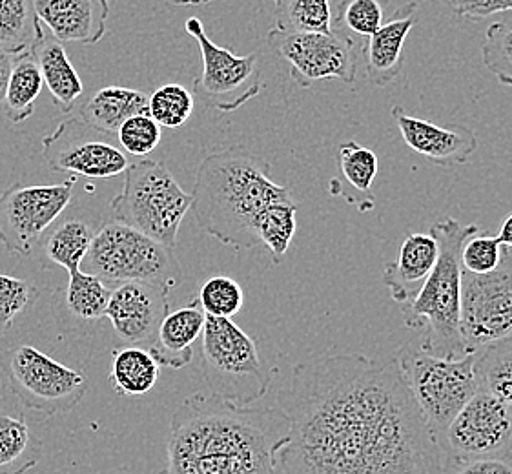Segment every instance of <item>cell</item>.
Masks as SVG:
<instances>
[{"label": "cell", "instance_id": "cell-1", "mask_svg": "<svg viewBox=\"0 0 512 474\" xmlns=\"http://www.w3.org/2000/svg\"><path fill=\"white\" fill-rule=\"evenodd\" d=\"M277 407L290 438L277 474H443L438 436L421 416L396 356L332 354L297 365Z\"/></svg>", "mask_w": 512, "mask_h": 474}, {"label": "cell", "instance_id": "cell-2", "mask_svg": "<svg viewBox=\"0 0 512 474\" xmlns=\"http://www.w3.org/2000/svg\"><path fill=\"white\" fill-rule=\"evenodd\" d=\"M288 438L290 420L279 407H241L194 394L172 414L159 474H277V453Z\"/></svg>", "mask_w": 512, "mask_h": 474}, {"label": "cell", "instance_id": "cell-3", "mask_svg": "<svg viewBox=\"0 0 512 474\" xmlns=\"http://www.w3.org/2000/svg\"><path fill=\"white\" fill-rule=\"evenodd\" d=\"M270 163L245 146L206 155L192 190L195 219L208 236L243 250L259 243L257 227L277 201L292 199L287 186L270 177Z\"/></svg>", "mask_w": 512, "mask_h": 474}, {"label": "cell", "instance_id": "cell-4", "mask_svg": "<svg viewBox=\"0 0 512 474\" xmlns=\"http://www.w3.org/2000/svg\"><path fill=\"white\" fill-rule=\"evenodd\" d=\"M480 232V225H463L454 217L434 223L431 236L440 247L436 267L416 298L401 305L405 325L412 330H425L421 351L436 358L458 360L467 354L461 336V248Z\"/></svg>", "mask_w": 512, "mask_h": 474}, {"label": "cell", "instance_id": "cell-5", "mask_svg": "<svg viewBox=\"0 0 512 474\" xmlns=\"http://www.w3.org/2000/svg\"><path fill=\"white\" fill-rule=\"evenodd\" d=\"M201 371L214 396L250 407L265 398L276 369L268 367L257 341L237 323L206 316L201 334Z\"/></svg>", "mask_w": 512, "mask_h": 474}, {"label": "cell", "instance_id": "cell-6", "mask_svg": "<svg viewBox=\"0 0 512 474\" xmlns=\"http://www.w3.org/2000/svg\"><path fill=\"white\" fill-rule=\"evenodd\" d=\"M192 201V192L183 190L163 163L139 161L126 168L123 190L113 197L110 210L112 221L175 248Z\"/></svg>", "mask_w": 512, "mask_h": 474}, {"label": "cell", "instance_id": "cell-7", "mask_svg": "<svg viewBox=\"0 0 512 474\" xmlns=\"http://www.w3.org/2000/svg\"><path fill=\"white\" fill-rule=\"evenodd\" d=\"M174 250L135 228L106 221L95 232L81 270L112 285L146 281L174 289L183 278Z\"/></svg>", "mask_w": 512, "mask_h": 474}, {"label": "cell", "instance_id": "cell-8", "mask_svg": "<svg viewBox=\"0 0 512 474\" xmlns=\"http://www.w3.org/2000/svg\"><path fill=\"white\" fill-rule=\"evenodd\" d=\"M476 356L478 352L465 354L458 360L436 358L412 345H405L396 354L401 376L420 407L421 416L438 438L472 396L480 391L474 369Z\"/></svg>", "mask_w": 512, "mask_h": 474}, {"label": "cell", "instance_id": "cell-9", "mask_svg": "<svg viewBox=\"0 0 512 474\" xmlns=\"http://www.w3.org/2000/svg\"><path fill=\"white\" fill-rule=\"evenodd\" d=\"M0 367L17 400L44 416L70 413L88 392L84 374L31 345H19L0 354Z\"/></svg>", "mask_w": 512, "mask_h": 474}, {"label": "cell", "instance_id": "cell-10", "mask_svg": "<svg viewBox=\"0 0 512 474\" xmlns=\"http://www.w3.org/2000/svg\"><path fill=\"white\" fill-rule=\"evenodd\" d=\"M438 442L443 474L476 460L512 456V405L480 389L440 434Z\"/></svg>", "mask_w": 512, "mask_h": 474}, {"label": "cell", "instance_id": "cell-11", "mask_svg": "<svg viewBox=\"0 0 512 474\" xmlns=\"http://www.w3.org/2000/svg\"><path fill=\"white\" fill-rule=\"evenodd\" d=\"M185 30L194 37L203 57V73L194 81V95L219 112H236L243 104L256 99L263 88L257 53L236 55L228 48L217 46L197 17L186 21Z\"/></svg>", "mask_w": 512, "mask_h": 474}, {"label": "cell", "instance_id": "cell-12", "mask_svg": "<svg viewBox=\"0 0 512 474\" xmlns=\"http://www.w3.org/2000/svg\"><path fill=\"white\" fill-rule=\"evenodd\" d=\"M461 336L467 354L512 336V254L489 274L461 276Z\"/></svg>", "mask_w": 512, "mask_h": 474}, {"label": "cell", "instance_id": "cell-13", "mask_svg": "<svg viewBox=\"0 0 512 474\" xmlns=\"http://www.w3.org/2000/svg\"><path fill=\"white\" fill-rule=\"evenodd\" d=\"M267 44L288 62L290 77L301 88L327 79L356 83L358 48L354 39L339 31L292 33L274 28L268 31Z\"/></svg>", "mask_w": 512, "mask_h": 474}, {"label": "cell", "instance_id": "cell-14", "mask_svg": "<svg viewBox=\"0 0 512 474\" xmlns=\"http://www.w3.org/2000/svg\"><path fill=\"white\" fill-rule=\"evenodd\" d=\"M75 177L61 185H13L0 196V245L30 256L39 241L72 203Z\"/></svg>", "mask_w": 512, "mask_h": 474}, {"label": "cell", "instance_id": "cell-15", "mask_svg": "<svg viewBox=\"0 0 512 474\" xmlns=\"http://www.w3.org/2000/svg\"><path fill=\"white\" fill-rule=\"evenodd\" d=\"M106 137L110 135L95 130L81 117H70L42 139V155L46 165L57 174L110 179L124 174L130 161Z\"/></svg>", "mask_w": 512, "mask_h": 474}, {"label": "cell", "instance_id": "cell-16", "mask_svg": "<svg viewBox=\"0 0 512 474\" xmlns=\"http://www.w3.org/2000/svg\"><path fill=\"white\" fill-rule=\"evenodd\" d=\"M170 287L134 281L112 289L106 318L124 343H152L170 312Z\"/></svg>", "mask_w": 512, "mask_h": 474}, {"label": "cell", "instance_id": "cell-17", "mask_svg": "<svg viewBox=\"0 0 512 474\" xmlns=\"http://www.w3.org/2000/svg\"><path fill=\"white\" fill-rule=\"evenodd\" d=\"M390 115L394 123L398 124L405 145L434 165L443 168L465 165L478 150V135L463 124L445 128L440 124L412 117L403 110L401 104L392 106Z\"/></svg>", "mask_w": 512, "mask_h": 474}, {"label": "cell", "instance_id": "cell-18", "mask_svg": "<svg viewBox=\"0 0 512 474\" xmlns=\"http://www.w3.org/2000/svg\"><path fill=\"white\" fill-rule=\"evenodd\" d=\"M420 21V4H401L374 35L363 41L365 72L374 86H389L403 70V48L412 28Z\"/></svg>", "mask_w": 512, "mask_h": 474}, {"label": "cell", "instance_id": "cell-19", "mask_svg": "<svg viewBox=\"0 0 512 474\" xmlns=\"http://www.w3.org/2000/svg\"><path fill=\"white\" fill-rule=\"evenodd\" d=\"M33 10L59 42L97 44L108 30V0H33Z\"/></svg>", "mask_w": 512, "mask_h": 474}, {"label": "cell", "instance_id": "cell-20", "mask_svg": "<svg viewBox=\"0 0 512 474\" xmlns=\"http://www.w3.org/2000/svg\"><path fill=\"white\" fill-rule=\"evenodd\" d=\"M440 256L438 241L429 234H410L405 237L396 261L383 268L381 281L389 289L390 298L400 305H407L420 292L423 283L431 276L432 268Z\"/></svg>", "mask_w": 512, "mask_h": 474}, {"label": "cell", "instance_id": "cell-21", "mask_svg": "<svg viewBox=\"0 0 512 474\" xmlns=\"http://www.w3.org/2000/svg\"><path fill=\"white\" fill-rule=\"evenodd\" d=\"M205 323V310L197 299L186 307L168 312L150 343V352L159 367L174 371L186 367L194 358V343L203 334Z\"/></svg>", "mask_w": 512, "mask_h": 474}, {"label": "cell", "instance_id": "cell-22", "mask_svg": "<svg viewBox=\"0 0 512 474\" xmlns=\"http://www.w3.org/2000/svg\"><path fill=\"white\" fill-rule=\"evenodd\" d=\"M30 53L41 70L42 81L52 93L53 103L62 114H70L84 92V84L62 42L55 37H48L41 24L37 28Z\"/></svg>", "mask_w": 512, "mask_h": 474}, {"label": "cell", "instance_id": "cell-23", "mask_svg": "<svg viewBox=\"0 0 512 474\" xmlns=\"http://www.w3.org/2000/svg\"><path fill=\"white\" fill-rule=\"evenodd\" d=\"M141 114H148L146 93L124 86H106L84 104L81 119L103 134L117 135L124 121Z\"/></svg>", "mask_w": 512, "mask_h": 474}, {"label": "cell", "instance_id": "cell-24", "mask_svg": "<svg viewBox=\"0 0 512 474\" xmlns=\"http://www.w3.org/2000/svg\"><path fill=\"white\" fill-rule=\"evenodd\" d=\"M338 163L341 181L332 179V196L345 197L347 190H352L349 201H352L354 194L361 196V212L374 208L376 201L372 194V183L378 177V155L370 148L359 145L358 141H345L338 148Z\"/></svg>", "mask_w": 512, "mask_h": 474}, {"label": "cell", "instance_id": "cell-25", "mask_svg": "<svg viewBox=\"0 0 512 474\" xmlns=\"http://www.w3.org/2000/svg\"><path fill=\"white\" fill-rule=\"evenodd\" d=\"M41 440L28 423L0 413V474H26L41 460Z\"/></svg>", "mask_w": 512, "mask_h": 474}, {"label": "cell", "instance_id": "cell-26", "mask_svg": "<svg viewBox=\"0 0 512 474\" xmlns=\"http://www.w3.org/2000/svg\"><path fill=\"white\" fill-rule=\"evenodd\" d=\"M108 380L121 396H143L159 380V363L152 352L141 347H124L113 352Z\"/></svg>", "mask_w": 512, "mask_h": 474}, {"label": "cell", "instance_id": "cell-27", "mask_svg": "<svg viewBox=\"0 0 512 474\" xmlns=\"http://www.w3.org/2000/svg\"><path fill=\"white\" fill-rule=\"evenodd\" d=\"M95 232L81 219H66L53 227L42 243L46 259L68 270V274L81 270L82 261L88 256Z\"/></svg>", "mask_w": 512, "mask_h": 474}, {"label": "cell", "instance_id": "cell-28", "mask_svg": "<svg viewBox=\"0 0 512 474\" xmlns=\"http://www.w3.org/2000/svg\"><path fill=\"white\" fill-rule=\"evenodd\" d=\"M41 70L30 52L22 53L13 64L4 99V110L11 124L26 123L35 112V101L41 97Z\"/></svg>", "mask_w": 512, "mask_h": 474}, {"label": "cell", "instance_id": "cell-29", "mask_svg": "<svg viewBox=\"0 0 512 474\" xmlns=\"http://www.w3.org/2000/svg\"><path fill=\"white\" fill-rule=\"evenodd\" d=\"M474 369L480 389L512 405V336L483 347Z\"/></svg>", "mask_w": 512, "mask_h": 474}, {"label": "cell", "instance_id": "cell-30", "mask_svg": "<svg viewBox=\"0 0 512 474\" xmlns=\"http://www.w3.org/2000/svg\"><path fill=\"white\" fill-rule=\"evenodd\" d=\"M41 21L33 0H0V50L11 55L30 52Z\"/></svg>", "mask_w": 512, "mask_h": 474}, {"label": "cell", "instance_id": "cell-31", "mask_svg": "<svg viewBox=\"0 0 512 474\" xmlns=\"http://www.w3.org/2000/svg\"><path fill=\"white\" fill-rule=\"evenodd\" d=\"M276 30L292 33L332 31L330 0H274Z\"/></svg>", "mask_w": 512, "mask_h": 474}, {"label": "cell", "instance_id": "cell-32", "mask_svg": "<svg viewBox=\"0 0 512 474\" xmlns=\"http://www.w3.org/2000/svg\"><path fill=\"white\" fill-rule=\"evenodd\" d=\"M112 289L103 279L88 272H72L66 285V307L75 318L82 321H95L106 318Z\"/></svg>", "mask_w": 512, "mask_h": 474}, {"label": "cell", "instance_id": "cell-33", "mask_svg": "<svg viewBox=\"0 0 512 474\" xmlns=\"http://www.w3.org/2000/svg\"><path fill=\"white\" fill-rule=\"evenodd\" d=\"M297 205L294 199L277 201L261 217L257 236L259 243L265 245L272 254L274 265H281L287 258L288 248L297 230Z\"/></svg>", "mask_w": 512, "mask_h": 474}, {"label": "cell", "instance_id": "cell-34", "mask_svg": "<svg viewBox=\"0 0 512 474\" xmlns=\"http://www.w3.org/2000/svg\"><path fill=\"white\" fill-rule=\"evenodd\" d=\"M389 4L390 0H341L332 17V30L365 41L383 26Z\"/></svg>", "mask_w": 512, "mask_h": 474}, {"label": "cell", "instance_id": "cell-35", "mask_svg": "<svg viewBox=\"0 0 512 474\" xmlns=\"http://www.w3.org/2000/svg\"><path fill=\"white\" fill-rule=\"evenodd\" d=\"M194 93L181 84H164L148 97V115L161 128H181L194 114Z\"/></svg>", "mask_w": 512, "mask_h": 474}, {"label": "cell", "instance_id": "cell-36", "mask_svg": "<svg viewBox=\"0 0 512 474\" xmlns=\"http://www.w3.org/2000/svg\"><path fill=\"white\" fill-rule=\"evenodd\" d=\"M197 301L206 316L232 320L243 309L245 294L236 279L228 276H214L206 279L197 292Z\"/></svg>", "mask_w": 512, "mask_h": 474}, {"label": "cell", "instance_id": "cell-37", "mask_svg": "<svg viewBox=\"0 0 512 474\" xmlns=\"http://www.w3.org/2000/svg\"><path fill=\"white\" fill-rule=\"evenodd\" d=\"M485 68L498 79V83L512 88V28L503 22H494L482 44Z\"/></svg>", "mask_w": 512, "mask_h": 474}, {"label": "cell", "instance_id": "cell-38", "mask_svg": "<svg viewBox=\"0 0 512 474\" xmlns=\"http://www.w3.org/2000/svg\"><path fill=\"white\" fill-rule=\"evenodd\" d=\"M163 130L148 114L134 115L117 132L124 154L143 157L152 154L161 143Z\"/></svg>", "mask_w": 512, "mask_h": 474}, {"label": "cell", "instance_id": "cell-39", "mask_svg": "<svg viewBox=\"0 0 512 474\" xmlns=\"http://www.w3.org/2000/svg\"><path fill=\"white\" fill-rule=\"evenodd\" d=\"M503 248L498 237L480 232L465 241L461 248V268L469 274H489L500 267Z\"/></svg>", "mask_w": 512, "mask_h": 474}, {"label": "cell", "instance_id": "cell-40", "mask_svg": "<svg viewBox=\"0 0 512 474\" xmlns=\"http://www.w3.org/2000/svg\"><path fill=\"white\" fill-rule=\"evenodd\" d=\"M35 287L28 279L0 274V338L11 329L15 318L35 298Z\"/></svg>", "mask_w": 512, "mask_h": 474}, {"label": "cell", "instance_id": "cell-41", "mask_svg": "<svg viewBox=\"0 0 512 474\" xmlns=\"http://www.w3.org/2000/svg\"><path fill=\"white\" fill-rule=\"evenodd\" d=\"M452 11L458 19L478 22L496 13H512V0H451Z\"/></svg>", "mask_w": 512, "mask_h": 474}, {"label": "cell", "instance_id": "cell-42", "mask_svg": "<svg viewBox=\"0 0 512 474\" xmlns=\"http://www.w3.org/2000/svg\"><path fill=\"white\" fill-rule=\"evenodd\" d=\"M451 474H512V456L469 462L454 469Z\"/></svg>", "mask_w": 512, "mask_h": 474}, {"label": "cell", "instance_id": "cell-43", "mask_svg": "<svg viewBox=\"0 0 512 474\" xmlns=\"http://www.w3.org/2000/svg\"><path fill=\"white\" fill-rule=\"evenodd\" d=\"M19 55L2 52L0 50V110L4 108V99H6V90H8V81L10 73L13 70V64L17 61Z\"/></svg>", "mask_w": 512, "mask_h": 474}, {"label": "cell", "instance_id": "cell-44", "mask_svg": "<svg viewBox=\"0 0 512 474\" xmlns=\"http://www.w3.org/2000/svg\"><path fill=\"white\" fill-rule=\"evenodd\" d=\"M496 237H498V241L502 245L503 252L512 254V212L503 219L502 227H500V232H498Z\"/></svg>", "mask_w": 512, "mask_h": 474}, {"label": "cell", "instance_id": "cell-45", "mask_svg": "<svg viewBox=\"0 0 512 474\" xmlns=\"http://www.w3.org/2000/svg\"><path fill=\"white\" fill-rule=\"evenodd\" d=\"M170 4H174V6H205V4H210L212 0H168Z\"/></svg>", "mask_w": 512, "mask_h": 474}]
</instances>
